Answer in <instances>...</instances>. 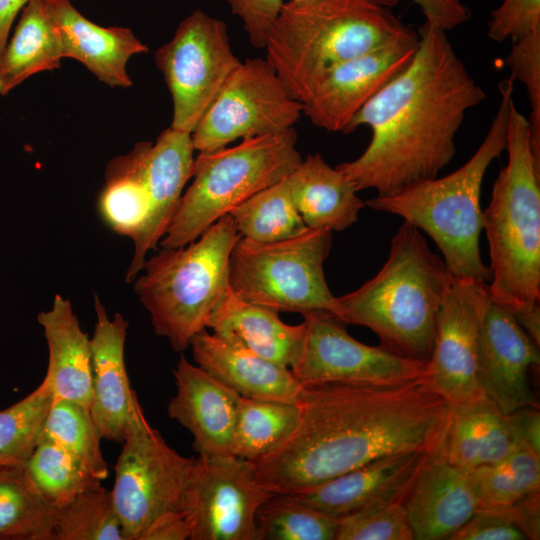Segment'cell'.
Instances as JSON below:
<instances>
[{
	"label": "cell",
	"instance_id": "obj_13",
	"mask_svg": "<svg viewBox=\"0 0 540 540\" xmlns=\"http://www.w3.org/2000/svg\"><path fill=\"white\" fill-rule=\"evenodd\" d=\"M273 494L251 461L231 454L198 455L182 506L191 540H258L257 511Z\"/></svg>",
	"mask_w": 540,
	"mask_h": 540
},
{
	"label": "cell",
	"instance_id": "obj_35",
	"mask_svg": "<svg viewBox=\"0 0 540 540\" xmlns=\"http://www.w3.org/2000/svg\"><path fill=\"white\" fill-rule=\"evenodd\" d=\"M23 467L40 495L57 510L101 485L78 459L47 439L40 441Z\"/></svg>",
	"mask_w": 540,
	"mask_h": 540
},
{
	"label": "cell",
	"instance_id": "obj_25",
	"mask_svg": "<svg viewBox=\"0 0 540 540\" xmlns=\"http://www.w3.org/2000/svg\"><path fill=\"white\" fill-rule=\"evenodd\" d=\"M56 23L64 58L81 62L100 81L111 87H130L126 71L131 56L149 48L125 27H102L84 17L70 0H45Z\"/></svg>",
	"mask_w": 540,
	"mask_h": 540
},
{
	"label": "cell",
	"instance_id": "obj_18",
	"mask_svg": "<svg viewBox=\"0 0 540 540\" xmlns=\"http://www.w3.org/2000/svg\"><path fill=\"white\" fill-rule=\"evenodd\" d=\"M97 321L91 345L92 402L90 413L102 438L122 443L129 424L141 408L131 388L124 358L128 321L115 313L110 319L94 294Z\"/></svg>",
	"mask_w": 540,
	"mask_h": 540
},
{
	"label": "cell",
	"instance_id": "obj_2",
	"mask_svg": "<svg viewBox=\"0 0 540 540\" xmlns=\"http://www.w3.org/2000/svg\"><path fill=\"white\" fill-rule=\"evenodd\" d=\"M409 65L353 117L346 133L359 126L372 137L356 159L336 166L357 191L390 194L432 179L456 153L455 138L467 111L485 92L453 49L446 31L424 22Z\"/></svg>",
	"mask_w": 540,
	"mask_h": 540
},
{
	"label": "cell",
	"instance_id": "obj_34",
	"mask_svg": "<svg viewBox=\"0 0 540 540\" xmlns=\"http://www.w3.org/2000/svg\"><path fill=\"white\" fill-rule=\"evenodd\" d=\"M470 473L477 509L509 506L540 492V454L522 444L500 460Z\"/></svg>",
	"mask_w": 540,
	"mask_h": 540
},
{
	"label": "cell",
	"instance_id": "obj_49",
	"mask_svg": "<svg viewBox=\"0 0 540 540\" xmlns=\"http://www.w3.org/2000/svg\"><path fill=\"white\" fill-rule=\"evenodd\" d=\"M519 325L539 346L540 344V307L539 305L522 312L513 314Z\"/></svg>",
	"mask_w": 540,
	"mask_h": 540
},
{
	"label": "cell",
	"instance_id": "obj_10",
	"mask_svg": "<svg viewBox=\"0 0 540 540\" xmlns=\"http://www.w3.org/2000/svg\"><path fill=\"white\" fill-rule=\"evenodd\" d=\"M122 443L111 494L124 539L139 540L160 516L182 510L195 458L170 447L149 424L142 407Z\"/></svg>",
	"mask_w": 540,
	"mask_h": 540
},
{
	"label": "cell",
	"instance_id": "obj_3",
	"mask_svg": "<svg viewBox=\"0 0 540 540\" xmlns=\"http://www.w3.org/2000/svg\"><path fill=\"white\" fill-rule=\"evenodd\" d=\"M452 282L444 260L418 228L404 221L379 272L357 290L335 297L333 314L345 324L371 329L386 349L427 363Z\"/></svg>",
	"mask_w": 540,
	"mask_h": 540
},
{
	"label": "cell",
	"instance_id": "obj_15",
	"mask_svg": "<svg viewBox=\"0 0 540 540\" xmlns=\"http://www.w3.org/2000/svg\"><path fill=\"white\" fill-rule=\"evenodd\" d=\"M488 284L456 279L441 307L425 377L449 404L484 394L479 384L480 332Z\"/></svg>",
	"mask_w": 540,
	"mask_h": 540
},
{
	"label": "cell",
	"instance_id": "obj_5",
	"mask_svg": "<svg viewBox=\"0 0 540 540\" xmlns=\"http://www.w3.org/2000/svg\"><path fill=\"white\" fill-rule=\"evenodd\" d=\"M416 33L372 0H289L267 37L265 59L304 103L336 66Z\"/></svg>",
	"mask_w": 540,
	"mask_h": 540
},
{
	"label": "cell",
	"instance_id": "obj_42",
	"mask_svg": "<svg viewBox=\"0 0 540 540\" xmlns=\"http://www.w3.org/2000/svg\"><path fill=\"white\" fill-rule=\"evenodd\" d=\"M540 30V0H503L491 12L488 37L495 42L512 41Z\"/></svg>",
	"mask_w": 540,
	"mask_h": 540
},
{
	"label": "cell",
	"instance_id": "obj_28",
	"mask_svg": "<svg viewBox=\"0 0 540 540\" xmlns=\"http://www.w3.org/2000/svg\"><path fill=\"white\" fill-rule=\"evenodd\" d=\"M292 200L308 228L342 231L358 220L365 203L349 178L321 154H309L287 177Z\"/></svg>",
	"mask_w": 540,
	"mask_h": 540
},
{
	"label": "cell",
	"instance_id": "obj_17",
	"mask_svg": "<svg viewBox=\"0 0 540 540\" xmlns=\"http://www.w3.org/2000/svg\"><path fill=\"white\" fill-rule=\"evenodd\" d=\"M539 363L538 345L507 308L490 298L480 332L478 375L482 392L505 414L539 407L529 381L530 369Z\"/></svg>",
	"mask_w": 540,
	"mask_h": 540
},
{
	"label": "cell",
	"instance_id": "obj_39",
	"mask_svg": "<svg viewBox=\"0 0 540 540\" xmlns=\"http://www.w3.org/2000/svg\"><path fill=\"white\" fill-rule=\"evenodd\" d=\"M54 540H125L111 491L100 485L59 509Z\"/></svg>",
	"mask_w": 540,
	"mask_h": 540
},
{
	"label": "cell",
	"instance_id": "obj_31",
	"mask_svg": "<svg viewBox=\"0 0 540 540\" xmlns=\"http://www.w3.org/2000/svg\"><path fill=\"white\" fill-rule=\"evenodd\" d=\"M57 512L23 466H0V539L54 540Z\"/></svg>",
	"mask_w": 540,
	"mask_h": 540
},
{
	"label": "cell",
	"instance_id": "obj_36",
	"mask_svg": "<svg viewBox=\"0 0 540 540\" xmlns=\"http://www.w3.org/2000/svg\"><path fill=\"white\" fill-rule=\"evenodd\" d=\"M42 439L59 445L101 481L108 476V466L101 451V432L90 410L80 404L65 399L54 400Z\"/></svg>",
	"mask_w": 540,
	"mask_h": 540
},
{
	"label": "cell",
	"instance_id": "obj_43",
	"mask_svg": "<svg viewBox=\"0 0 540 540\" xmlns=\"http://www.w3.org/2000/svg\"><path fill=\"white\" fill-rule=\"evenodd\" d=\"M526 534L504 508L477 509L450 540H525Z\"/></svg>",
	"mask_w": 540,
	"mask_h": 540
},
{
	"label": "cell",
	"instance_id": "obj_19",
	"mask_svg": "<svg viewBox=\"0 0 540 540\" xmlns=\"http://www.w3.org/2000/svg\"><path fill=\"white\" fill-rule=\"evenodd\" d=\"M194 146L191 133L169 127L153 144L146 141L143 175L150 195L147 219L133 241L134 255L125 280L133 282L142 271L146 254L155 250L177 209L182 191L192 177Z\"/></svg>",
	"mask_w": 540,
	"mask_h": 540
},
{
	"label": "cell",
	"instance_id": "obj_4",
	"mask_svg": "<svg viewBox=\"0 0 540 540\" xmlns=\"http://www.w3.org/2000/svg\"><path fill=\"white\" fill-rule=\"evenodd\" d=\"M514 82L510 76L499 83L497 112L482 143L465 164L446 176L413 182L366 202L370 208L398 215L427 233L456 279L486 284L491 281L490 269L480 252L483 230L480 196L486 171L506 150Z\"/></svg>",
	"mask_w": 540,
	"mask_h": 540
},
{
	"label": "cell",
	"instance_id": "obj_21",
	"mask_svg": "<svg viewBox=\"0 0 540 540\" xmlns=\"http://www.w3.org/2000/svg\"><path fill=\"white\" fill-rule=\"evenodd\" d=\"M428 454L410 451L381 457L292 495L340 520L380 503L404 499Z\"/></svg>",
	"mask_w": 540,
	"mask_h": 540
},
{
	"label": "cell",
	"instance_id": "obj_38",
	"mask_svg": "<svg viewBox=\"0 0 540 540\" xmlns=\"http://www.w3.org/2000/svg\"><path fill=\"white\" fill-rule=\"evenodd\" d=\"M54 396L40 385L0 411V466H23L40 443Z\"/></svg>",
	"mask_w": 540,
	"mask_h": 540
},
{
	"label": "cell",
	"instance_id": "obj_12",
	"mask_svg": "<svg viewBox=\"0 0 540 540\" xmlns=\"http://www.w3.org/2000/svg\"><path fill=\"white\" fill-rule=\"evenodd\" d=\"M303 114L264 58H248L229 75L191 133L194 149L210 152L238 139L284 132Z\"/></svg>",
	"mask_w": 540,
	"mask_h": 540
},
{
	"label": "cell",
	"instance_id": "obj_14",
	"mask_svg": "<svg viewBox=\"0 0 540 540\" xmlns=\"http://www.w3.org/2000/svg\"><path fill=\"white\" fill-rule=\"evenodd\" d=\"M305 338L291 368L302 385L326 382H383L419 377L426 362L398 355L383 346L363 344L346 331L345 323L326 310L302 314Z\"/></svg>",
	"mask_w": 540,
	"mask_h": 540
},
{
	"label": "cell",
	"instance_id": "obj_20",
	"mask_svg": "<svg viewBox=\"0 0 540 540\" xmlns=\"http://www.w3.org/2000/svg\"><path fill=\"white\" fill-rule=\"evenodd\" d=\"M167 413L193 436L198 455H229L240 395L181 354ZM232 455V454H231Z\"/></svg>",
	"mask_w": 540,
	"mask_h": 540
},
{
	"label": "cell",
	"instance_id": "obj_29",
	"mask_svg": "<svg viewBox=\"0 0 540 540\" xmlns=\"http://www.w3.org/2000/svg\"><path fill=\"white\" fill-rule=\"evenodd\" d=\"M63 58L60 32L45 0L29 1L0 58V95L36 73L59 68Z\"/></svg>",
	"mask_w": 540,
	"mask_h": 540
},
{
	"label": "cell",
	"instance_id": "obj_32",
	"mask_svg": "<svg viewBox=\"0 0 540 540\" xmlns=\"http://www.w3.org/2000/svg\"><path fill=\"white\" fill-rule=\"evenodd\" d=\"M229 214L242 237L260 243L286 240L308 228L294 205L287 177L255 193Z\"/></svg>",
	"mask_w": 540,
	"mask_h": 540
},
{
	"label": "cell",
	"instance_id": "obj_23",
	"mask_svg": "<svg viewBox=\"0 0 540 540\" xmlns=\"http://www.w3.org/2000/svg\"><path fill=\"white\" fill-rule=\"evenodd\" d=\"M517 445L508 415L481 394L449 406L445 424L429 454L472 471L500 460Z\"/></svg>",
	"mask_w": 540,
	"mask_h": 540
},
{
	"label": "cell",
	"instance_id": "obj_6",
	"mask_svg": "<svg viewBox=\"0 0 540 540\" xmlns=\"http://www.w3.org/2000/svg\"><path fill=\"white\" fill-rule=\"evenodd\" d=\"M506 151L507 165L482 216L491 261L489 296L515 314L540 304V160L532 150L529 120L514 101Z\"/></svg>",
	"mask_w": 540,
	"mask_h": 540
},
{
	"label": "cell",
	"instance_id": "obj_40",
	"mask_svg": "<svg viewBox=\"0 0 540 540\" xmlns=\"http://www.w3.org/2000/svg\"><path fill=\"white\" fill-rule=\"evenodd\" d=\"M403 501L380 503L340 519L336 540H413Z\"/></svg>",
	"mask_w": 540,
	"mask_h": 540
},
{
	"label": "cell",
	"instance_id": "obj_7",
	"mask_svg": "<svg viewBox=\"0 0 540 540\" xmlns=\"http://www.w3.org/2000/svg\"><path fill=\"white\" fill-rule=\"evenodd\" d=\"M234 219L226 214L192 243L162 248L146 259L134 291L151 318L154 332L183 352L207 328L216 304L229 287L231 250L239 239Z\"/></svg>",
	"mask_w": 540,
	"mask_h": 540
},
{
	"label": "cell",
	"instance_id": "obj_48",
	"mask_svg": "<svg viewBox=\"0 0 540 540\" xmlns=\"http://www.w3.org/2000/svg\"><path fill=\"white\" fill-rule=\"evenodd\" d=\"M29 1L31 0H0V58L8 43L16 16Z\"/></svg>",
	"mask_w": 540,
	"mask_h": 540
},
{
	"label": "cell",
	"instance_id": "obj_8",
	"mask_svg": "<svg viewBox=\"0 0 540 540\" xmlns=\"http://www.w3.org/2000/svg\"><path fill=\"white\" fill-rule=\"evenodd\" d=\"M297 133L284 132L243 139L233 147L199 152L193 181L160 240L166 249L184 247L255 193L288 177L302 157Z\"/></svg>",
	"mask_w": 540,
	"mask_h": 540
},
{
	"label": "cell",
	"instance_id": "obj_27",
	"mask_svg": "<svg viewBox=\"0 0 540 540\" xmlns=\"http://www.w3.org/2000/svg\"><path fill=\"white\" fill-rule=\"evenodd\" d=\"M49 350L41 384L55 400L76 402L90 410L92 402L91 345L69 299L57 294L52 307L37 316Z\"/></svg>",
	"mask_w": 540,
	"mask_h": 540
},
{
	"label": "cell",
	"instance_id": "obj_33",
	"mask_svg": "<svg viewBox=\"0 0 540 540\" xmlns=\"http://www.w3.org/2000/svg\"><path fill=\"white\" fill-rule=\"evenodd\" d=\"M299 416L298 403L240 397L231 454L250 461L267 455L289 436Z\"/></svg>",
	"mask_w": 540,
	"mask_h": 540
},
{
	"label": "cell",
	"instance_id": "obj_22",
	"mask_svg": "<svg viewBox=\"0 0 540 540\" xmlns=\"http://www.w3.org/2000/svg\"><path fill=\"white\" fill-rule=\"evenodd\" d=\"M403 502L416 540H450L478 507L470 471L430 454Z\"/></svg>",
	"mask_w": 540,
	"mask_h": 540
},
{
	"label": "cell",
	"instance_id": "obj_26",
	"mask_svg": "<svg viewBox=\"0 0 540 540\" xmlns=\"http://www.w3.org/2000/svg\"><path fill=\"white\" fill-rule=\"evenodd\" d=\"M207 328L226 341L291 369L305 338L304 322L284 323L273 309L248 302L230 287L213 309Z\"/></svg>",
	"mask_w": 540,
	"mask_h": 540
},
{
	"label": "cell",
	"instance_id": "obj_24",
	"mask_svg": "<svg viewBox=\"0 0 540 540\" xmlns=\"http://www.w3.org/2000/svg\"><path fill=\"white\" fill-rule=\"evenodd\" d=\"M189 347L196 365L241 397L299 402L303 385L291 369L234 345L206 329L192 338Z\"/></svg>",
	"mask_w": 540,
	"mask_h": 540
},
{
	"label": "cell",
	"instance_id": "obj_37",
	"mask_svg": "<svg viewBox=\"0 0 540 540\" xmlns=\"http://www.w3.org/2000/svg\"><path fill=\"white\" fill-rule=\"evenodd\" d=\"M258 540H336L339 520L301 502L274 493L258 509Z\"/></svg>",
	"mask_w": 540,
	"mask_h": 540
},
{
	"label": "cell",
	"instance_id": "obj_41",
	"mask_svg": "<svg viewBox=\"0 0 540 540\" xmlns=\"http://www.w3.org/2000/svg\"><path fill=\"white\" fill-rule=\"evenodd\" d=\"M505 61L511 76L526 88L530 103L531 146L540 160V30L512 41Z\"/></svg>",
	"mask_w": 540,
	"mask_h": 540
},
{
	"label": "cell",
	"instance_id": "obj_30",
	"mask_svg": "<svg viewBox=\"0 0 540 540\" xmlns=\"http://www.w3.org/2000/svg\"><path fill=\"white\" fill-rule=\"evenodd\" d=\"M146 141L126 155L113 158L106 167L99 211L110 228L134 241L149 212L150 195L143 175Z\"/></svg>",
	"mask_w": 540,
	"mask_h": 540
},
{
	"label": "cell",
	"instance_id": "obj_1",
	"mask_svg": "<svg viewBox=\"0 0 540 540\" xmlns=\"http://www.w3.org/2000/svg\"><path fill=\"white\" fill-rule=\"evenodd\" d=\"M298 404L289 436L251 460L273 493L295 494L381 457L430 453L449 410L425 373L400 381L303 385Z\"/></svg>",
	"mask_w": 540,
	"mask_h": 540
},
{
	"label": "cell",
	"instance_id": "obj_46",
	"mask_svg": "<svg viewBox=\"0 0 540 540\" xmlns=\"http://www.w3.org/2000/svg\"><path fill=\"white\" fill-rule=\"evenodd\" d=\"M192 527L183 510L172 511L156 519L140 536L139 540H187L191 539Z\"/></svg>",
	"mask_w": 540,
	"mask_h": 540
},
{
	"label": "cell",
	"instance_id": "obj_16",
	"mask_svg": "<svg viewBox=\"0 0 540 540\" xmlns=\"http://www.w3.org/2000/svg\"><path fill=\"white\" fill-rule=\"evenodd\" d=\"M418 32L347 60L332 69L303 103L311 123L346 133L358 111L411 62Z\"/></svg>",
	"mask_w": 540,
	"mask_h": 540
},
{
	"label": "cell",
	"instance_id": "obj_47",
	"mask_svg": "<svg viewBox=\"0 0 540 540\" xmlns=\"http://www.w3.org/2000/svg\"><path fill=\"white\" fill-rule=\"evenodd\" d=\"M539 407L520 408L508 415L518 444H522L540 454V413Z\"/></svg>",
	"mask_w": 540,
	"mask_h": 540
},
{
	"label": "cell",
	"instance_id": "obj_45",
	"mask_svg": "<svg viewBox=\"0 0 540 540\" xmlns=\"http://www.w3.org/2000/svg\"><path fill=\"white\" fill-rule=\"evenodd\" d=\"M376 4L390 8L396 6L400 0H372ZM422 10L425 21L444 31L456 28L466 22L470 9L461 0H412Z\"/></svg>",
	"mask_w": 540,
	"mask_h": 540
},
{
	"label": "cell",
	"instance_id": "obj_44",
	"mask_svg": "<svg viewBox=\"0 0 540 540\" xmlns=\"http://www.w3.org/2000/svg\"><path fill=\"white\" fill-rule=\"evenodd\" d=\"M238 16L253 47H265L267 37L284 5L283 0H224Z\"/></svg>",
	"mask_w": 540,
	"mask_h": 540
},
{
	"label": "cell",
	"instance_id": "obj_11",
	"mask_svg": "<svg viewBox=\"0 0 540 540\" xmlns=\"http://www.w3.org/2000/svg\"><path fill=\"white\" fill-rule=\"evenodd\" d=\"M224 21L196 10L155 52L173 103L172 128L192 133L240 64Z\"/></svg>",
	"mask_w": 540,
	"mask_h": 540
},
{
	"label": "cell",
	"instance_id": "obj_9",
	"mask_svg": "<svg viewBox=\"0 0 540 540\" xmlns=\"http://www.w3.org/2000/svg\"><path fill=\"white\" fill-rule=\"evenodd\" d=\"M331 246L332 231L327 228H307L272 243L240 236L229 257V287L242 299L278 313H333L335 296L323 270Z\"/></svg>",
	"mask_w": 540,
	"mask_h": 540
}]
</instances>
